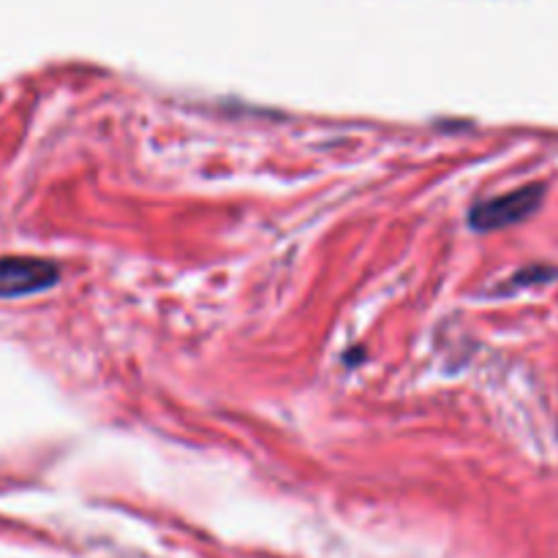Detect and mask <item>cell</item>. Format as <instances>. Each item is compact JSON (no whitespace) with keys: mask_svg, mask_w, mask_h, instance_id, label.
<instances>
[{"mask_svg":"<svg viewBox=\"0 0 558 558\" xmlns=\"http://www.w3.org/2000/svg\"><path fill=\"white\" fill-rule=\"evenodd\" d=\"M545 199V185L532 183L523 185V189L512 191V194L494 196L488 202H480L469 213V223L477 232H494V229H507L515 227V223L526 221L534 213L539 210Z\"/></svg>","mask_w":558,"mask_h":558,"instance_id":"cell-1","label":"cell"},{"mask_svg":"<svg viewBox=\"0 0 558 558\" xmlns=\"http://www.w3.org/2000/svg\"><path fill=\"white\" fill-rule=\"evenodd\" d=\"M60 270L54 262L38 256H0V298H25L52 289Z\"/></svg>","mask_w":558,"mask_h":558,"instance_id":"cell-2","label":"cell"}]
</instances>
